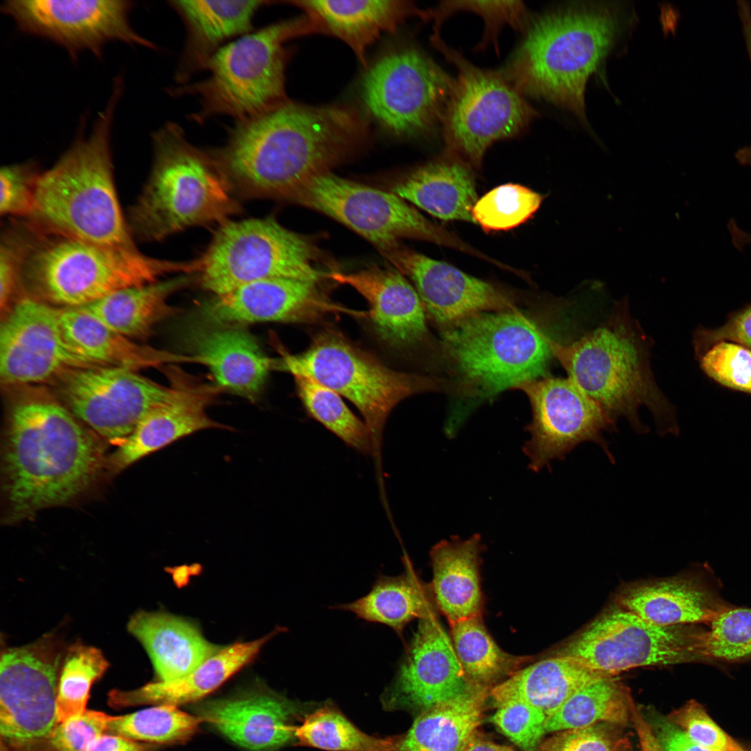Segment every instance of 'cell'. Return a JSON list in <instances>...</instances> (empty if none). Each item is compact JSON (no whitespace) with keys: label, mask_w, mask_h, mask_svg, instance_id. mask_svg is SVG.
Returning a JSON list of instances; mask_svg holds the SVG:
<instances>
[{"label":"cell","mask_w":751,"mask_h":751,"mask_svg":"<svg viewBox=\"0 0 751 751\" xmlns=\"http://www.w3.org/2000/svg\"><path fill=\"white\" fill-rule=\"evenodd\" d=\"M133 6L129 1L9 0L1 11L22 32L60 45L72 59L83 51L100 58L113 41L156 49L131 26Z\"/></svg>","instance_id":"cell-18"},{"label":"cell","mask_w":751,"mask_h":751,"mask_svg":"<svg viewBox=\"0 0 751 751\" xmlns=\"http://www.w3.org/2000/svg\"><path fill=\"white\" fill-rule=\"evenodd\" d=\"M620 726L597 723L557 732L535 751H633Z\"/></svg>","instance_id":"cell-50"},{"label":"cell","mask_w":751,"mask_h":751,"mask_svg":"<svg viewBox=\"0 0 751 751\" xmlns=\"http://www.w3.org/2000/svg\"><path fill=\"white\" fill-rule=\"evenodd\" d=\"M109 663L99 649L76 642L67 647L60 668L56 697L58 723L81 715L93 684Z\"/></svg>","instance_id":"cell-45"},{"label":"cell","mask_w":751,"mask_h":751,"mask_svg":"<svg viewBox=\"0 0 751 751\" xmlns=\"http://www.w3.org/2000/svg\"><path fill=\"white\" fill-rule=\"evenodd\" d=\"M696 359L702 373L713 382L751 396V350L720 341Z\"/></svg>","instance_id":"cell-48"},{"label":"cell","mask_w":751,"mask_h":751,"mask_svg":"<svg viewBox=\"0 0 751 751\" xmlns=\"http://www.w3.org/2000/svg\"><path fill=\"white\" fill-rule=\"evenodd\" d=\"M404 572L394 576L380 575L364 597L334 608L354 613L357 617L391 628L399 636L414 620L435 614L429 586L417 576L410 559L404 556Z\"/></svg>","instance_id":"cell-39"},{"label":"cell","mask_w":751,"mask_h":751,"mask_svg":"<svg viewBox=\"0 0 751 751\" xmlns=\"http://www.w3.org/2000/svg\"><path fill=\"white\" fill-rule=\"evenodd\" d=\"M295 738L301 745L330 751H396L401 736L382 738L366 734L328 705L296 727Z\"/></svg>","instance_id":"cell-43"},{"label":"cell","mask_w":751,"mask_h":751,"mask_svg":"<svg viewBox=\"0 0 751 751\" xmlns=\"http://www.w3.org/2000/svg\"><path fill=\"white\" fill-rule=\"evenodd\" d=\"M127 627L146 650L159 681L188 674L223 647L209 641L195 623L165 611L137 612Z\"/></svg>","instance_id":"cell-32"},{"label":"cell","mask_w":751,"mask_h":751,"mask_svg":"<svg viewBox=\"0 0 751 751\" xmlns=\"http://www.w3.org/2000/svg\"><path fill=\"white\" fill-rule=\"evenodd\" d=\"M547 716L529 704L508 702L498 706L492 722L505 736L525 751H535L547 733Z\"/></svg>","instance_id":"cell-51"},{"label":"cell","mask_w":751,"mask_h":751,"mask_svg":"<svg viewBox=\"0 0 751 751\" xmlns=\"http://www.w3.org/2000/svg\"><path fill=\"white\" fill-rule=\"evenodd\" d=\"M625 11L617 3L583 2L535 17L502 74L522 95L545 99L586 122L588 79L624 28Z\"/></svg>","instance_id":"cell-3"},{"label":"cell","mask_w":751,"mask_h":751,"mask_svg":"<svg viewBox=\"0 0 751 751\" xmlns=\"http://www.w3.org/2000/svg\"><path fill=\"white\" fill-rule=\"evenodd\" d=\"M284 631V628L277 627L260 638L223 646L192 672L179 678L155 680L131 691L113 690L108 693V702L117 709L142 704L177 706L197 701L248 665L264 645Z\"/></svg>","instance_id":"cell-31"},{"label":"cell","mask_w":751,"mask_h":751,"mask_svg":"<svg viewBox=\"0 0 751 751\" xmlns=\"http://www.w3.org/2000/svg\"><path fill=\"white\" fill-rule=\"evenodd\" d=\"M706 634L696 624L652 623L616 604L564 643L554 656L617 675L638 667L709 660Z\"/></svg>","instance_id":"cell-13"},{"label":"cell","mask_w":751,"mask_h":751,"mask_svg":"<svg viewBox=\"0 0 751 751\" xmlns=\"http://www.w3.org/2000/svg\"><path fill=\"white\" fill-rule=\"evenodd\" d=\"M454 81L423 52L406 47L366 67L361 97L382 127L396 136H413L441 123Z\"/></svg>","instance_id":"cell-15"},{"label":"cell","mask_w":751,"mask_h":751,"mask_svg":"<svg viewBox=\"0 0 751 751\" xmlns=\"http://www.w3.org/2000/svg\"><path fill=\"white\" fill-rule=\"evenodd\" d=\"M317 252L305 237L273 218L227 220L201 257V286L215 296L267 279L318 284L328 272L316 266Z\"/></svg>","instance_id":"cell-11"},{"label":"cell","mask_w":751,"mask_h":751,"mask_svg":"<svg viewBox=\"0 0 751 751\" xmlns=\"http://www.w3.org/2000/svg\"><path fill=\"white\" fill-rule=\"evenodd\" d=\"M293 201L320 211L362 236L382 253L402 238L427 240L460 250L465 244L394 193L326 172L311 179Z\"/></svg>","instance_id":"cell-16"},{"label":"cell","mask_w":751,"mask_h":751,"mask_svg":"<svg viewBox=\"0 0 751 751\" xmlns=\"http://www.w3.org/2000/svg\"><path fill=\"white\" fill-rule=\"evenodd\" d=\"M633 700L617 675L596 679L582 687L547 718V732L585 727L597 723L626 726Z\"/></svg>","instance_id":"cell-40"},{"label":"cell","mask_w":751,"mask_h":751,"mask_svg":"<svg viewBox=\"0 0 751 751\" xmlns=\"http://www.w3.org/2000/svg\"><path fill=\"white\" fill-rule=\"evenodd\" d=\"M157 745L135 741L125 737L106 734L99 736L88 751H155Z\"/></svg>","instance_id":"cell-58"},{"label":"cell","mask_w":751,"mask_h":751,"mask_svg":"<svg viewBox=\"0 0 751 751\" xmlns=\"http://www.w3.org/2000/svg\"><path fill=\"white\" fill-rule=\"evenodd\" d=\"M123 83L115 79L91 133L77 138L37 181L30 221L39 227L109 246L136 247L115 186L111 136Z\"/></svg>","instance_id":"cell-4"},{"label":"cell","mask_w":751,"mask_h":751,"mask_svg":"<svg viewBox=\"0 0 751 751\" xmlns=\"http://www.w3.org/2000/svg\"><path fill=\"white\" fill-rule=\"evenodd\" d=\"M188 339L193 355L208 366L218 387L250 401L255 400L269 372L278 364L239 325L212 323L198 326Z\"/></svg>","instance_id":"cell-28"},{"label":"cell","mask_w":751,"mask_h":751,"mask_svg":"<svg viewBox=\"0 0 751 751\" xmlns=\"http://www.w3.org/2000/svg\"><path fill=\"white\" fill-rule=\"evenodd\" d=\"M56 380L71 412L118 446L172 391L136 371L111 366L70 370Z\"/></svg>","instance_id":"cell-19"},{"label":"cell","mask_w":751,"mask_h":751,"mask_svg":"<svg viewBox=\"0 0 751 751\" xmlns=\"http://www.w3.org/2000/svg\"><path fill=\"white\" fill-rule=\"evenodd\" d=\"M266 1H170L185 26L186 38L175 79L181 86L206 70L228 40L254 31L252 21Z\"/></svg>","instance_id":"cell-29"},{"label":"cell","mask_w":751,"mask_h":751,"mask_svg":"<svg viewBox=\"0 0 751 751\" xmlns=\"http://www.w3.org/2000/svg\"><path fill=\"white\" fill-rule=\"evenodd\" d=\"M202 722L177 706L159 704L126 715L111 716L106 734L157 745L176 744L189 740Z\"/></svg>","instance_id":"cell-44"},{"label":"cell","mask_w":751,"mask_h":751,"mask_svg":"<svg viewBox=\"0 0 751 751\" xmlns=\"http://www.w3.org/2000/svg\"><path fill=\"white\" fill-rule=\"evenodd\" d=\"M469 165L453 156L432 161L401 179L391 191L442 220L475 223L478 198Z\"/></svg>","instance_id":"cell-34"},{"label":"cell","mask_w":751,"mask_h":751,"mask_svg":"<svg viewBox=\"0 0 751 751\" xmlns=\"http://www.w3.org/2000/svg\"><path fill=\"white\" fill-rule=\"evenodd\" d=\"M309 33H315L304 15L243 35L214 54L207 78L172 89L170 95L197 99L199 109L190 118L200 124L217 115L237 122L264 113L288 99L286 43Z\"/></svg>","instance_id":"cell-8"},{"label":"cell","mask_w":751,"mask_h":751,"mask_svg":"<svg viewBox=\"0 0 751 751\" xmlns=\"http://www.w3.org/2000/svg\"><path fill=\"white\" fill-rule=\"evenodd\" d=\"M741 241L745 247L751 244V233L744 231L741 234Z\"/></svg>","instance_id":"cell-62"},{"label":"cell","mask_w":751,"mask_h":751,"mask_svg":"<svg viewBox=\"0 0 751 751\" xmlns=\"http://www.w3.org/2000/svg\"><path fill=\"white\" fill-rule=\"evenodd\" d=\"M111 718L102 711L87 709L81 715L58 723L45 751H88L99 736L106 734Z\"/></svg>","instance_id":"cell-54"},{"label":"cell","mask_w":751,"mask_h":751,"mask_svg":"<svg viewBox=\"0 0 751 751\" xmlns=\"http://www.w3.org/2000/svg\"><path fill=\"white\" fill-rule=\"evenodd\" d=\"M544 197L519 184H503L477 200L472 216L486 232L509 230L530 219Z\"/></svg>","instance_id":"cell-46"},{"label":"cell","mask_w":751,"mask_h":751,"mask_svg":"<svg viewBox=\"0 0 751 751\" xmlns=\"http://www.w3.org/2000/svg\"><path fill=\"white\" fill-rule=\"evenodd\" d=\"M308 414L345 444L364 454L373 453L370 432L335 391L302 375H293Z\"/></svg>","instance_id":"cell-42"},{"label":"cell","mask_w":751,"mask_h":751,"mask_svg":"<svg viewBox=\"0 0 751 751\" xmlns=\"http://www.w3.org/2000/svg\"><path fill=\"white\" fill-rule=\"evenodd\" d=\"M304 11L315 33L346 42L367 67L366 51L383 33H394L410 17L430 19V11L411 1L386 0L287 1Z\"/></svg>","instance_id":"cell-27"},{"label":"cell","mask_w":751,"mask_h":751,"mask_svg":"<svg viewBox=\"0 0 751 751\" xmlns=\"http://www.w3.org/2000/svg\"><path fill=\"white\" fill-rule=\"evenodd\" d=\"M367 126L345 106H311L286 99L235 122L223 146L209 151L232 191L292 201L363 140Z\"/></svg>","instance_id":"cell-1"},{"label":"cell","mask_w":751,"mask_h":751,"mask_svg":"<svg viewBox=\"0 0 751 751\" xmlns=\"http://www.w3.org/2000/svg\"><path fill=\"white\" fill-rule=\"evenodd\" d=\"M463 751H516L513 748L480 738L476 734Z\"/></svg>","instance_id":"cell-61"},{"label":"cell","mask_w":751,"mask_h":751,"mask_svg":"<svg viewBox=\"0 0 751 751\" xmlns=\"http://www.w3.org/2000/svg\"><path fill=\"white\" fill-rule=\"evenodd\" d=\"M294 702L266 688H251L198 706L199 718L254 751L278 748L295 736Z\"/></svg>","instance_id":"cell-26"},{"label":"cell","mask_w":751,"mask_h":751,"mask_svg":"<svg viewBox=\"0 0 751 751\" xmlns=\"http://www.w3.org/2000/svg\"><path fill=\"white\" fill-rule=\"evenodd\" d=\"M95 366L82 357L64 334L60 308L24 296L1 317L0 380L6 386L56 380L70 370Z\"/></svg>","instance_id":"cell-20"},{"label":"cell","mask_w":751,"mask_h":751,"mask_svg":"<svg viewBox=\"0 0 751 751\" xmlns=\"http://www.w3.org/2000/svg\"><path fill=\"white\" fill-rule=\"evenodd\" d=\"M432 40L458 70L441 120L446 145L452 156L479 167L494 142L519 134L536 111L501 71L474 65L439 33Z\"/></svg>","instance_id":"cell-12"},{"label":"cell","mask_w":751,"mask_h":751,"mask_svg":"<svg viewBox=\"0 0 751 751\" xmlns=\"http://www.w3.org/2000/svg\"><path fill=\"white\" fill-rule=\"evenodd\" d=\"M646 720L665 751H711L693 740L668 718L649 711Z\"/></svg>","instance_id":"cell-57"},{"label":"cell","mask_w":751,"mask_h":751,"mask_svg":"<svg viewBox=\"0 0 751 751\" xmlns=\"http://www.w3.org/2000/svg\"><path fill=\"white\" fill-rule=\"evenodd\" d=\"M450 626L451 639L458 659L465 675L474 684L492 688L531 659L529 656H515L502 650L489 634L481 615Z\"/></svg>","instance_id":"cell-41"},{"label":"cell","mask_w":751,"mask_h":751,"mask_svg":"<svg viewBox=\"0 0 751 751\" xmlns=\"http://www.w3.org/2000/svg\"><path fill=\"white\" fill-rule=\"evenodd\" d=\"M317 284L291 279H267L215 296L204 307L209 322L241 325L261 322L312 323L332 314L367 317L323 295Z\"/></svg>","instance_id":"cell-23"},{"label":"cell","mask_w":751,"mask_h":751,"mask_svg":"<svg viewBox=\"0 0 751 751\" xmlns=\"http://www.w3.org/2000/svg\"><path fill=\"white\" fill-rule=\"evenodd\" d=\"M515 389L524 392L531 405L533 417L527 427L531 437L523 447L531 469L549 467L553 460H564L586 442L599 445L614 462L603 434L616 427L571 378L545 376L524 381Z\"/></svg>","instance_id":"cell-17"},{"label":"cell","mask_w":751,"mask_h":751,"mask_svg":"<svg viewBox=\"0 0 751 751\" xmlns=\"http://www.w3.org/2000/svg\"><path fill=\"white\" fill-rule=\"evenodd\" d=\"M189 278L182 275L124 288L76 308L131 339H145L158 323L174 312L168 298L175 291L188 284Z\"/></svg>","instance_id":"cell-38"},{"label":"cell","mask_w":751,"mask_h":751,"mask_svg":"<svg viewBox=\"0 0 751 751\" xmlns=\"http://www.w3.org/2000/svg\"><path fill=\"white\" fill-rule=\"evenodd\" d=\"M720 341L732 342L751 350V302L728 314L720 327H697L693 333L695 357Z\"/></svg>","instance_id":"cell-56"},{"label":"cell","mask_w":751,"mask_h":751,"mask_svg":"<svg viewBox=\"0 0 751 751\" xmlns=\"http://www.w3.org/2000/svg\"><path fill=\"white\" fill-rule=\"evenodd\" d=\"M327 279L351 286L366 300L370 307L368 318L378 337L390 346L412 347L427 336L426 313L421 300L414 286L396 268L328 272Z\"/></svg>","instance_id":"cell-25"},{"label":"cell","mask_w":751,"mask_h":751,"mask_svg":"<svg viewBox=\"0 0 751 751\" xmlns=\"http://www.w3.org/2000/svg\"><path fill=\"white\" fill-rule=\"evenodd\" d=\"M66 649L58 636L49 633L26 645L2 650V751H45L58 724V682Z\"/></svg>","instance_id":"cell-14"},{"label":"cell","mask_w":751,"mask_h":751,"mask_svg":"<svg viewBox=\"0 0 751 751\" xmlns=\"http://www.w3.org/2000/svg\"><path fill=\"white\" fill-rule=\"evenodd\" d=\"M491 688L476 685L465 694L423 710L396 751H463L476 734Z\"/></svg>","instance_id":"cell-37"},{"label":"cell","mask_w":751,"mask_h":751,"mask_svg":"<svg viewBox=\"0 0 751 751\" xmlns=\"http://www.w3.org/2000/svg\"><path fill=\"white\" fill-rule=\"evenodd\" d=\"M608 676L572 659L553 656L519 669L492 687L489 695L497 707L508 702L529 704L547 718L588 684Z\"/></svg>","instance_id":"cell-35"},{"label":"cell","mask_w":751,"mask_h":751,"mask_svg":"<svg viewBox=\"0 0 751 751\" xmlns=\"http://www.w3.org/2000/svg\"><path fill=\"white\" fill-rule=\"evenodd\" d=\"M26 249L24 227L6 231L0 246V307L3 316L11 307L17 283L21 280Z\"/></svg>","instance_id":"cell-55"},{"label":"cell","mask_w":751,"mask_h":751,"mask_svg":"<svg viewBox=\"0 0 751 751\" xmlns=\"http://www.w3.org/2000/svg\"><path fill=\"white\" fill-rule=\"evenodd\" d=\"M40 173L29 163L12 164L0 170L1 216L29 218L33 211Z\"/></svg>","instance_id":"cell-52"},{"label":"cell","mask_w":751,"mask_h":751,"mask_svg":"<svg viewBox=\"0 0 751 751\" xmlns=\"http://www.w3.org/2000/svg\"><path fill=\"white\" fill-rule=\"evenodd\" d=\"M60 321L65 337L73 348L95 366L122 368L138 371L169 362H200L191 355H181L139 344L104 325L78 308H60Z\"/></svg>","instance_id":"cell-36"},{"label":"cell","mask_w":751,"mask_h":751,"mask_svg":"<svg viewBox=\"0 0 751 751\" xmlns=\"http://www.w3.org/2000/svg\"><path fill=\"white\" fill-rule=\"evenodd\" d=\"M4 447V490L14 519L72 501L102 466L94 438L65 405L43 394L12 404Z\"/></svg>","instance_id":"cell-2"},{"label":"cell","mask_w":751,"mask_h":751,"mask_svg":"<svg viewBox=\"0 0 751 751\" xmlns=\"http://www.w3.org/2000/svg\"><path fill=\"white\" fill-rule=\"evenodd\" d=\"M443 345L469 394L483 398L545 377L547 338L515 310L482 312L441 329Z\"/></svg>","instance_id":"cell-9"},{"label":"cell","mask_w":751,"mask_h":751,"mask_svg":"<svg viewBox=\"0 0 751 751\" xmlns=\"http://www.w3.org/2000/svg\"><path fill=\"white\" fill-rule=\"evenodd\" d=\"M279 367L308 376L350 401L362 416L376 455L386 421L401 401L425 391L460 390L459 382L394 370L330 332L317 335L304 352L283 353Z\"/></svg>","instance_id":"cell-10"},{"label":"cell","mask_w":751,"mask_h":751,"mask_svg":"<svg viewBox=\"0 0 751 751\" xmlns=\"http://www.w3.org/2000/svg\"><path fill=\"white\" fill-rule=\"evenodd\" d=\"M552 355L616 427L625 418L640 433L638 410L652 414L658 433L679 435L676 411L658 387L650 364V340L623 303L600 326L573 342L549 339Z\"/></svg>","instance_id":"cell-5"},{"label":"cell","mask_w":751,"mask_h":751,"mask_svg":"<svg viewBox=\"0 0 751 751\" xmlns=\"http://www.w3.org/2000/svg\"><path fill=\"white\" fill-rule=\"evenodd\" d=\"M170 378L169 397L139 422L113 454L111 462L115 471L197 431L227 428L207 413L219 387L193 382L178 373H171Z\"/></svg>","instance_id":"cell-24"},{"label":"cell","mask_w":751,"mask_h":751,"mask_svg":"<svg viewBox=\"0 0 751 751\" xmlns=\"http://www.w3.org/2000/svg\"><path fill=\"white\" fill-rule=\"evenodd\" d=\"M476 685L465 675L451 639L435 614L419 620L383 700L389 708L426 710L456 698Z\"/></svg>","instance_id":"cell-21"},{"label":"cell","mask_w":751,"mask_h":751,"mask_svg":"<svg viewBox=\"0 0 751 751\" xmlns=\"http://www.w3.org/2000/svg\"><path fill=\"white\" fill-rule=\"evenodd\" d=\"M667 718L684 730L693 740L711 751H745L695 700H690L674 709Z\"/></svg>","instance_id":"cell-53"},{"label":"cell","mask_w":751,"mask_h":751,"mask_svg":"<svg viewBox=\"0 0 751 751\" xmlns=\"http://www.w3.org/2000/svg\"><path fill=\"white\" fill-rule=\"evenodd\" d=\"M458 10H471L482 16L485 22V34L481 46L495 42L496 36L504 25L524 29L525 7L519 1H443L436 8L430 10V18L439 29L441 23L453 12Z\"/></svg>","instance_id":"cell-49"},{"label":"cell","mask_w":751,"mask_h":751,"mask_svg":"<svg viewBox=\"0 0 751 751\" xmlns=\"http://www.w3.org/2000/svg\"><path fill=\"white\" fill-rule=\"evenodd\" d=\"M200 266L199 259H156L136 247L102 245L29 223L21 280L40 299L60 308H76L124 288L157 282L168 273H197Z\"/></svg>","instance_id":"cell-6"},{"label":"cell","mask_w":751,"mask_h":751,"mask_svg":"<svg viewBox=\"0 0 751 751\" xmlns=\"http://www.w3.org/2000/svg\"><path fill=\"white\" fill-rule=\"evenodd\" d=\"M709 659L737 661L751 657V609L727 608L710 622Z\"/></svg>","instance_id":"cell-47"},{"label":"cell","mask_w":751,"mask_h":751,"mask_svg":"<svg viewBox=\"0 0 751 751\" xmlns=\"http://www.w3.org/2000/svg\"><path fill=\"white\" fill-rule=\"evenodd\" d=\"M383 255L412 280L426 315L441 329L476 314L515 310L501 289L447 263L400 245Z\"/></svg>","instance_id":"cell-22"},{"label":"cell","mask_w":751,"mask_h":751,"mask_svg":"<svg viewBox=\"0 0 751 751\" xmlns=\"http://www.w3.org/2000/svg\"><path fill=\"white\" fill-rule=\"evenodd\" d=\"M615 601L662 626L710 622L728 608L709 584L690 575L629 584L617 592Z\"/></svg>","instance_id":"cell-30"},{"label":"cell","mask_w":751,"mask_h":751,"mask_svg":"<svg viewBox=\"0 0 751 751\" xmlns=\"http://www.w3.org/2000/svg\"><path fill=\"white\" fill-rule=\"evenodd\" d=\"M152 141L150 176L127 222L134 238L159 241L192 226L223 224L239 211L209 151L192 145L178 124L165 123Z\"/></svg>","instance_id":"cell-7"},{"label":"cell","mask_w":751,"mask_h":751,"mask_svg":"<svg viewBox=\"0 0 751 751\" xmlns=\"http://www.w3.org/2000/svg\"><path fill=\"white\" fill-rule=\"evenodd\" d=\"M481 537L476 534L467 540L440 541L430 551L433 576L429 587L450 624L481 615Z\"/></svg>","instance_id":"cell-33"},{"label":"cell","mask_w":751,"mask_h":751,"mask_svg":"<svg viewBox=\"0 0 751 751\" xmlns=\"http://www.w3.org/2000/svg\"><path fill=\"white\" fill-rule=\"evenodd\" d=\"M631 721L638 737L640 751H665L655 737L647 720L636 705L630 704Z\"/></svg>","instance_id":"cell-60"},{"label":"cell","mask_w":751,"mask_h":751,"mask_svg":"<svg viewBox=\"0 0 751 751\" xmlns=\"http://www.w3.org/2000/svg\"><path fill=\"white\" fill-rule=\"evenodd\" d=\"M738 13L741 29L751 63V8L748 1H737ZM736 161L742 165H751V144L742 147L735 152Z\"/></svg>","instance_id":"cell-59"}]
</instances>
